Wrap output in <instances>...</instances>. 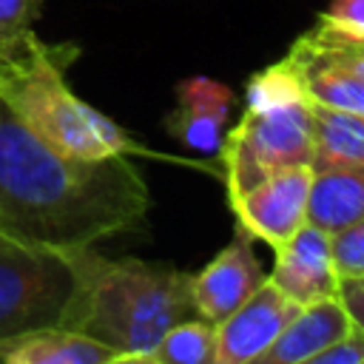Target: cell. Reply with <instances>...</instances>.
I'll use <instances>...</instances> for the list:
<instances>
[{"label":"cell","mask_w":364,"mask_h":364,"mask_svg":"<svg viewBox=\"0 0 364 364\" xmlns=\"http://www.w3.org/2000/svg\"><path fill=\"white\" fill-rule=\"evenodd\" d=\"M284 57L296 65L310 102L330 105V108H347V111H364V80L355 77L350 68H344L307 31L290 46Z\"/></svg>","instance_id":"cell-13"},{"label":"cell","mask_w":364,"mask_h":364,"mask_svg":"<svg viewBox=\"0 0 364 364\" xmlns=\"http://www.w3.org/2000/svg\"><path fill=\"white\" fill-rule=\"evenodd\" d=\"M318 17L347 34H364V0H330Z\"/></svg>","instance_id":"cell-21"},{"label":"cell","mask_w":364,"mask_h":364,"mask_svg":"<svg viewBox=\"0 0 364 364\" xmlns=\"http://www.w3.org/2000/svg\"><path fill=\"white\" fill-rule=\"evenodd\" d=\"M145 364H216V324L202 316L171 324Z\"/></svg>","instance_id":"cell-16"},{"label":"cell","mask_w":364,"mask_h":364,"mask_svg":"<svg viewBox=\"0 0 364 364\" xmlns=\"http://www.w3.org/2000/svg\"><path fill=\"white\" fill-rule=\"evenodd\" d=\"M3 68H6V63H3V60H0V71H3Z\"/></svg>","instance_id":"cell-23"},{"label":"cell","mask_w":364,"mask_h":364,"mask_svg":"<svg viewBox=\"0 0 364 364\" xmlns=\"http://www.w3.org/2000/svg\"><path fill=\"white\" fill-rule=\"evenodd\" d=\"M299 307L301 304L264 279L250 299H245L216 324V364H256V358L279 338Z\"/></svg>","instance_id":"cell-8"},{"label":"cell","mask_w":364,"mask_h":364,"mask_svg":"<svg viewBox=\"0 0 364 364\" xmlns=\"http://www.w3.org/2000/svg\"><path fill=\"white\" fill-rule=\"evenodd\" d=\"M336 296L344 304L350 321L364 330V276H341Z\"/></svg>","instance_id":"cell-22"},{"label":"cell","mask_w":364,"mask_h":364,"mask_svg":"<svg viewBox=\"0 0 364 364\" xmlns=\"http://www.w3.org/2000/svg\"><path fill=\"white\" fill-rule=\"evenodd\" d=\"M330 253L338 279L341 276H364V216L350 222L347 228L330 233Z\"/></svg>","instance_id":"cell-19"},{"label":"cell","mask_w":364,"mask_h":364,"mask_svg":"<svg viewBox=\"0 0 364 364\" xmlns=\"http://www.w3.org/2000/svg\"><path fill=\"white\" fill-rule=\"evenodd\" d=\"M3 364H119V353L102 341L63 327L43 324L0 341Z\"/></svg>","instance_id":"cell-10"},{"label":"cell","mask_w":364,"mask_h":364,"mask_svg":"<svg viewBox=\"0 0 364 364\" xmlns=\"http://www.w3.org/2000/svg\"><path fill=\"white\" fill-rule=\"evenodd\" d=\"M77 54L74 43L34 37L28 51L0 71V100L40 142L63 156L108 159L142 151L122 125L71 91L65 68Z\"/></svg>","instance_id":"cell-3"},{"label":"cell","mask_w":364,"mask_h":364,"mask_svg":"<svg viewBox=\"0 0 364 364\" xmlns=\"http://www.w3.org/2000/svg\"><path fill=\"white\" fill-rule=\"evenodd\" d=\"M364 216V165L313 171L307 193V222L336 233Z\"/></svg>","instance_id":"cell-14"},{"label":"cell","mask_w":364,"mask_h":364,"mask_svg":"<svg viewBox=\"0 0 364 364\" xmlns=\"http://www.w3.org/2000/svg\"><path fill=\"white\" fill-rule=\"evenodd\" d=\"M71 293L65 253L28 247L0 236V341L43 324H57Z\"/></svg>","instance_id":"cell-5"},{"label":"cell","mask_w":364,"mask_h":364,"mask_svg":"<svg viewBox=\"0 0 364 364\" xmlns=\"http://www.w3.org/2000/svg\"><path fill=\"white\" fill-rule=\"evenodd\" d=\"M313 168L296 165L276 171L230 199L236 222L253 236L279 247L307 222V193H310Z\"/></svg>","instance_id":"cell-6"},{"label":"cell","mask_w":364,"mask_h":364,"mask_svg":"<svg viewBox=\"0 0 364 364\" xmlns=\"http://www.w3.org/2000/svg\"><path fill=\"white\" fill-rule=\"evenodd\" d=\"M313 364H364V330L358 324H350L347 333L324 347Z\"/></svg>","instance_id":"cell-20"},{"label":"cell","mask_w":364,"mask_h":364,"mask_svg":"<svg viewBox=\"0 0 364 364\" xmlns=\"http://www.w3.org/2000/svg\"><path fill=\"white\" fill-rule=\"evenodd\" d=\"M148 208V185L125 154L108 159L63 156L0 100V236L71 253L136 230Z\"/></svg>","instance_id":"cell-1"},{"label":"cell","mask_w":364,"mask_h":364,"mask_svg":"<svg viewBox=\"0 0 364 364\" xmlns=\"http://www.w3.org/2000/svg\"><path fill=\"white\" fill-rule=\"evenodd\" d=\"M65 259L71 293L57 324L117 350L119 364H145L171 324L196 316L191 273L168 262L108 259L94 245L71 250Z\"/></svg>","instance_id":"cell-2"},{"label":"cell","mask_w":364,"mask_h":364,"mask_svg":"<svg viewBox=\"0 0 364 364\" xmlns=\"http://www.w3.org/2000/svg\"><path fill=\"white\" fill-rule=\"evenodd\" d=\"M264 279L267 273L253 250V236L236 225L233 239L216 253V259L191 276L196 316L219 324L245 299H250Z\"/></svg>","instance_id":"cell-7"},{"label":"cell","mask_w":364,"mask_h":364,"mask_svg":"<svg viewBox=\"0 0 364 364\" xmlns=\"http://www.w3.org/2000/svg\"><path fill=\"white\" fill-rule=\"evenodd\" d=\"M313 171L364 165V111L310 102Z\"/></svg>","instance_id":"cell-15"},{"label":"cell","mask_w":364,"mask_h":364,"mask_svg":"<svg viewBox=\"0 0 364 364\" xmlns=\"http://www.w3.org/2000/svg\"><path fill=\"white\" fill-rule=\"evenodd\" d=\"M46 0H0V60L9 65L28 51L37 31L34 23Z\"/></svg>","instance_id":"cell-18"},{"label":"cell","mask_w":364,"mask_h":364,"mask_svg":"<svg viewBox=\"0 0 364 364\" xmlns=\"http://www.w3.org/2000/svg\"><path fill=\"white\" fill-rule=\"evenodd\" d=\"M350 324L353 321L338 296L304 304L279 333V338L256 358V364H307L324 347L338 341Z\"/></svg>","instance_id":"cell-12"},{"label":"cell","mask_w":364,"mask_h":364,"mask_svg":"<svg viewBox=\"0 0 364 364\" xmlns=\"http://www.w3.org/2000/svg\"><path fill=\"white\" fill-rule=\"evenodd\" d=\"M304 100L310 97L304 91V82L296 65L287 57L253 74L245 88L247 108H276V105H290V102H304Z\"/></svg>","instance_id":"cell-17"},{"label":"cell","mask_w":364,"mask_h":364,"mask_svg":"<svg viewBox=\"0 0 364 364\" xmlns=\"http://www.w3.org/2000/svg\"><path fill=\"white\" fill-rule=\"evenodd\" d=\"M219 159L225 171L228 202L276 171L310 165V100L276 108H245V117L236 122V128L222 136Z\"/></svg>","instance_id":"cell-4"},{"label":"cell","mask_w":364,"mask_h":364,"mask_svg":"<svg viewBox=\"0 0 364 364\" xmlns=\"http://www.w3.org/2000/svg\"><path fill=\"white\" fill-rule=\"evenodd\" d=\"M230 108V91L208 77H191L176 85V105L165 117V128L196 151H216Z\"/></svg>","instance_id":"cell-11"},{"label":"cell","mask_w":364,"mask_h":364,"mask_svg":"<svg viewBox=\"0 0 364 364\" xmlns=\"http://www.w3.org/2000/svg\"><path fill=\"white\" fill-rule=\"evenodd\" d=\"M276 262L267 279L290 296L296 304H313L333 299L338 290V273L330 253V233L304 222L287 242L273 247Z\"/></svg>","instance_id":"cell-9"}]
</instances>
